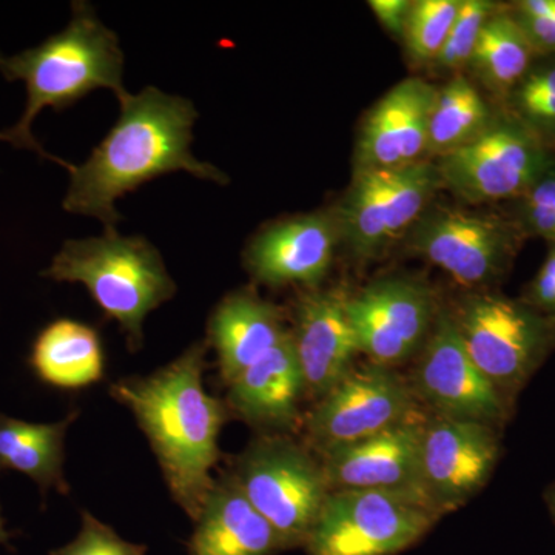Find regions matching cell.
I'll return each instance as SVG.
<instances>
[{"mask_svg": "<svg viewBox=\"0 0 555 555\" xmlns=\"http://www.w3.org/2000/svg\"><path fill=\"white\" fill-rule=\"evenodd\" d=\"M120 113L107 137L80 166L69 164L65 211L116 228V201L163 175L185 171L203 181L228 184L211 164L193 156V126L198 112L192 101L145 87L119 101Z\"/></svg>", "mask_w": 555, "mask_h": 555, "instance_id": "cell-1", "label": "cell"}, {"mask_svg": "<svg viewBox=\"0 0 555 555\" xmlns=\"http://www.w3.org/2000/svg\"><path fill=\"white\" fill-rule=\"evenodd\" d=\"M210 347L193 343L167 366L149 377L120 378L109 396L130 409L158 459L175 502L193 521L199 516L221 459L218 437L230 409L204 389Z\"/></svg>", "mask_w": 555, "mask_h": 555, "instance_id": "cell-2", "label": "cell"}, {"mask_svg": "<svg viewBox=\"0 0 555 555\" xmlns=\"http://www.w3.org/2000/svg\"><path fill=\"white\" fill-rule=\"evenodd\" d=\"M0 73L10 82L21 80L27 89L24 115L10 129L0 130V141L31 150L64 169L69 164L47 153L33 134L39 113L43 108L61 112L98 89L112 90L118 101L130 93L124 86L118 36L105 27L89 2L73 3L67 27L38 47L14 56L0 53Z\"/></svg>", "mask_w": 555, "mask_h": 555, "instance_id": "cell-3", "label": "cell"}, {"mask_svg": "<svg viewBox=\"0 0 555 555\" xmlns=\"http://www.w3.org/2000/svg\"><path fill=\"white\" fill-rule=\"evenodd\" d=\"M40 275L86 286L102 312L122 328L131 352L144 343L149 313L177 294L158 248L142 236L119 235L116 228L67 241Z\"/></svg>", "mask_w": 555, "mask_h": 555, "instance_id": "cell-4", "label": "cell"}, {"mask_svg": "<svg viewBox=\"0 0 555 555\" xmlns=\"http://www.w3.org/2000/svg\"><path fill=\"white\" fill-rule=\"evenodd\" d=\"M229 476L275 529L284 551L305 547L332 492L323 463L308 448L280 434L258 438Z\"/></svg>", "mask_w": 555, "mask_h": 555, "instance_id": "cell-5", "label": "cell"}, {"mask_svg": "<svg viewBox=\"0 0 555 555\" xmlns=\"http://www.w3.org/2000/svg\"><path fill=\"white\" fill-rule=\"evenodd\" d=\"M452 315L474 363L511 401L555 349V318L524 299L477 292Z\"/></svg>", "mask_w": 555, "mask_h": 555, "instance_id": "cell-6", "label": "cell"}, {"mask_svg": "<svg viewBox=\"0 0 555 555\" xmlns=\"http://www.w3.org/2000/svg\"><path fill=\"white\" fill-rule=\"evenodd\" d=\"M438 518L422 496L409 492L332 491L305 550L308 555H397L418 543Z\"/></svg>", "mask_w": 555, "mask_h": 555, "instance_id": "cell-7", "label": "cell"}, {"mask_svg": "<svg viewBox=\"0 0 555 555\" xmlns=\"http://www.w3.org/2000/svg\"><path fill=\"white\" fill-rule=\"evenodd\" d=\"M441 188L437 164L427 159L397 169L353 171L334 214L339 240L357 259L383 257L414 228Z\"/></svg>", "mask_w": 555, "mask_h": 555, "instance_id": "cell-8", "label": "cell"}, {"mask_svg": "<svg viewBox=\"0 0 555 555\" xmlns=\"http://www.w3.org/2000/svg\"><path fill=\"white\" fill-rule=\"evenodd\" d=\"M555 160V150L505 108L469 144L438 158L441 185L467 203L517 201Z\"/></svg>", "mask_w": 555, "mask_h": 555, "instance_id": "cell-9", "label": "cell"}, {"mask_svg": "<svg viewBox=\"0 0 555 555\" xmlns=\"http://www.w3.org/2000/svg\"><path fill=\"white\" fill-rule=\"evenodd\" d=\"M525 233L513 217L429 207L409 230V246L466 287L492 286L513 266Z\"/></svg>", "mask_w": 555, "mask_h": 555, "instance_id": "cell-10", "label": "cell"}, {"mask_svg": "<svg viewBox=\"0 0 555 555\" xmlns=\"http://www.w3.org/2000/svg\"><path fill=\"white\" fill-rule=\"evenodd\" d=\"M414 387L396 369L369 363L350 369L306 418V433L320 454L356 443L418 414Z\"/></svg>", "mask_w": 555, "mask_h": 555, "instance_id": "cell-11", "label": "cell"}, {"mask_svg": "<svg viewBox=\"0 0 555 555\" xmlns=\"http://www.w3.org/2000/svg\"><path fill=\"white\" fill-rule=\"evenodd\" d=\"M412 387L418 400L447 418L502 427L513 406L474 363L449 310H438Z\"/></svg>", "mask_w": 555, "mask_h": 555, "instance_id": "cell-12", "label": "cell"}, {"mask_svg": "<svg viewBox=\"0 0 555 555\" xmlns=\"http://www.w3.org/2000/svg\"><path fill=\"white\" fill-rule=\"evenodd\" d=\"M496 427L434 415L423 429L420 491L438 517L454 513L488 483L500 459Z\"/></svg>", "mask_w": 555, "mask_h": 555, "instance_id": "cell-13", "label": "cell"}, {"mask_svg": "<svg viewBox=\"0 0 555 555\" xmlns=\"http://www.w3.org/2000/svg\"><path fill=\"white\" fill-rule=\"evenodd\" d=\"M346 309L360 352L385 367L403 363L423 349L438 315L429 287L396 276L347 297Z\"/></svg>", "mask_w": 555, "mask_h": 555, "instance_id": "cell-14", "label": "cell"}, {"mask_svg": "<svg viewBox=\"0 0 555 555\" xmlns=\"http://www.w3.org/2000/svg\"><path fill=\"white\" fill-rule=\"evenodd\" d=\"M339 243L335 215H298L259 230L244 251V262L264 286L313 288L331 270Z\"/></svg>", "mask_w": 555, "mask_h": 555, "instance_id": "cell-15", "label": "cell"}, {"mask_svg": "<svg viewBox=\"0 0 555 555\" xmlns=\"http://www.w3.org/2000/svg\"><path fill=\"white\" fill-rule=\"evenodd\" d=\"M426 420L418 412L375 436L321 454L332 491L374 489L409 492L423 499L420 451Z\"/></svg>", "mask_w": 555, "mask_h": 555, "instance_id": "cell-16", "label": "cell"}, {"mask_svg": "<svg viewBox=\"0 0 555 555\" xmlns=\"http://www.w3.org/2000/svg\"><path fill=\"white\" fill-rule=\"evenodd\" d=\"M438 89L420 78L392 87L369 112L357 141L356 170L397 169L423 160Z\"/></svg>", "mask_w": 555, "mask_h": 555, "instance_id": "cell-17", "label": "cell"}, {"mask_svg": "<svg viewBox=\"0 0 555 555\" xmlns=\"http://www.w3.org/2000/svg\"><path fill=\"white\" fill-rule=\"evenodd\" d=\"M349 295L343 291H310L301 295L291 331L306 393L321 400L356 366L360 352L347 315Z\"/></svg>", "mask_w": 555, "mask_h": 555, "instance_id": "cell-18", "label": "cell"}, {"mask_svg": "<svg viewBox=\"0 0 555 555\" xmlns=\"http://www.w3.org/2000/svg\"><path fill=\"white\" fill-rule=\"evenodd\" d=\"M228 386L230 411L250 425L275 433L297 425L306 386L291 332Z\"/></svg>", "mask_w": 555, "mask_h": 555, "instance_id": "cell-19", "label": "cell"}, {"mask_svg": "<svg viewBox=\"0 0 555 555\" xmlns=\"http://www.w3.org/2000/svg\"><path fill=\"white\" fill-rule=\"evenodd\" d=\"M283 312L248 291H236L217 306L208 320V347L218 357L219 372L230 385L241 372L280 345L288 335Z\"/></svg>", "mask_w": 555, "mask_h": 555, "instance_id": "cell-20", "label": "cell"}, {"mask_svg": "<svg viewBox=\"0 0 555 555\" xmlns=\"http://www.w3.org/2000/svg\"><path fill=\"white\" fill-rule=\"evenodd\" d=\"M275 529L248 503L232 477L215 480L189 542V555H273Z\"/></svg>", "mask_w": 555, "mask_h": 555, "instance_id": "cell-21", "label": "cell"}, {"mask_svg": "<svg viewBox=\"0 0 555 555\" xmlns=\"http://www.w3.org/2000/svg\"><path fill=\"white\" fill-rule=\"evenodd\" d=\"M33 374L56 389H82L104 375V349L96 328L60 318L39 332L28 357Z\"/></svg>", "mask_w": 555, "mask_h": 555, "instance_id": "cell-22", "label": "cell"}, {"mask_svg": "<svg viewBox=\"0 0 555 555\" xmlns=\"http://www.w3.org/2000/svg\"><path fill=\"white\" fill-rule=\"evenodd\" d=\"M78 415L75 409L57 423H30L0 414V473L16 470L30 477L43 495L51 489L68 494L65 437Z\"/></svg>", "mask_w": 555, "mask_h": 555, "instance_id": "cell-23", "label": "cell"}, {"mask_svg": "<svg viewBox=\"0 0 555 555\" xmlns=\"http://www.w3.org/2000/svg\"><path fill=\"white\" fill-rule=\"evenodd\" d=\"M537 57L509 7L502 5L486 22L469 65L485 89L505 105Z\"/></svg>", "mask_w": 555, "mask_h": 555, "instance_id": "cell-24", "label": "cell"}, {"mask_svg": "<svg viewBox=\"0 0 555 555\" xmlns=\"http://www.w3.org/2000/svg\"><path fill=\"white\" fill-rule=\"evenodd\" d=\"M496 112L489 107L477 87L466 76L455 75L438 89L429 124L427 155L438 158L480 137Z\"/></svg>", "mask_w": 555, "mask_h": 555, "instance_id": "cell-25", "label": "cell"}, {"mask_svg": "<svg viewBox=\"0 0 555 555\" xmlns=\"http://www.w3.org/2000/svg\"><path fill=\"white\" fill-rule=\"evenodd\" d=\"M503 108L555 150V54L537 57Z\"/></svg>", "mask_w": 555, "mask_h": 555, "instance_id": "cell-26", "label": "cell"}, {"mask_svg": "<svg viewBox=\"0 0 555 555\" xmlns=\"http://www.w3.org/2000/svg\"><path fill=\"white\" fill-rule=\"evenodd\" d=\"M460 7L462 0L414 2L403 36L411 60L418 64L437 61L454 27Z\"/></svg>", "mask_w": 555, "mask_h": 555, "instance_id": "cell-27", "label": "cell"}, {"mask_svg": "<svg viewBox=\"0 0 555 555\" xmlns=\"http://www.w3.org/2000/svg\"><path fill=\"white\" fill-rule=\"evenodd\" d=\"M500 7V3L491 0H462L454 27L449 33L443 50L438 54V67L460 69L469 65L486 22Z\"/></svg>", "mask_w": 555, "mask_h": 555, "instance_id": "cell-28", "label": "cell"}, {"mask_svg": "<svg viewBox=\"0 0 555 555\" xmlns=\"http://www.w3.org/2000/svg\"><path fill=\"white\" fill-rule=\"evenodd\" d=\"M516 203L513 218L526 238L555 243V160Z\"/></svg>", "mask_w": 555, "mask_h": 555, "instance_id": "cell-29", "label": "cell"}, {"mask_svg": "<svg viewBox=\"0 0 555 555\" xmlns=\"http://www.w3.org/2000/svg\"><path fill=\"white\" fill-rule=\"evenodd\" d=\"M50 555H147V546L127 542L112 526L83 511L79 534Z\"/></svg>", "mask_w": 555, "mask_h": 555, "instance_id": "cell-30", "label": "cell"}, {"mask_svg": "<svg viewBox=\"0 0 555 555\" xmlns=\"http://www.w3.org/2000/svg\"><path fill=\"white\" fill-rule=\"evenodd\" d=\"M509 10L537 56L555 54V0H520Z\"/></svg>", "mask_w": 555, "mask_h": 555, "instance_id": "cell-31", "label": "cell"}, {"mask_svg": "<svg viewBox=\"0 0 555 555\" xmlns=\"http://www.w3.org/2000/svg\"><path fill=\"white\" fill-rule=\"evenodd\" d=\"M412 5L414 2H409V0H372L369 2V7L374 11L379 24L398 38L404 36Z\"/></svg>", "mask_w": 555, "mask_h": 555, "instance_id": "cell-32", "label": "cell"}, {"mask_svg": "<svg viewBox=\"0 0 555 555\" xmlns=\"http://www.w3.org/2000/svg\"><path fill=\"white\" fill-rule=\"evenodd\" d=\"M545 502L555 524V483L551 485L550 488L546 489Z\"/></svg>", "mask_w": 555, "mask_h": 555, "instance_id": "cell-33", "label": "cell"}, {"mask_svg": "<svg viewBox=\"0 0 555 555\" xmlns=\"http://www.w3.org/2000/svg\"><path fill=\"white\" fill-rule=\"evenodd\" d=\"M11 532L7 531L5 520L2 517V511H0V545L9 546L11 540Z\"/></svg>", "mask_w": 555, "mask_h": 555, "instance_id": "cell-34", "label": "cell"}]
</instances>
